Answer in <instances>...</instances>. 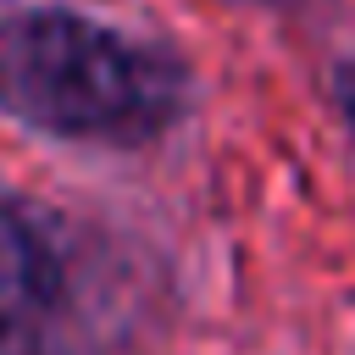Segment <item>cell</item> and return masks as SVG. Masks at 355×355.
Listing matches in <instances>:
<instances>
[{"label":"cell","instance_id":"cell-1","mask_svg":"<svg viewBox=\"0 0 355 355\" xmlns=\"http://www.w3.org/2000/svg\"><path fill=\"white\" fill-rule=\"evenodd\" d=\"M189 105L172 50L67 6L0 17V111L72 144H150Z\"/></svg>","mask_w":355,"mask_h":355},{"label":"cell","instance_id":"cell-2","mask_svg":"<svg viewBox=\"0 0 355 355\" xmlns=\"http://www.w3.org/2000/svg\"><path fill=\"white\" fill-rule=\"evenodd\" d=\"M61 300L67 255L55 227L22 200H0V355H39Z\"/></svg>","mask_w":355,"mask_h":355},{"label":"cell","instance_id":"cell-3","mask_svg":"<svg viewBox=\"0 0 355 355\" xmlns=\"http://www.w3.org/2000/svg\"><path fill=\"white\" fill-rule=\"evenodd\" d=\"M333 105L344 111V122H349V133H355V61H344V67L333 72Z\"/></svg>","mask_w":355,"mask_h":355}]
</instances>
